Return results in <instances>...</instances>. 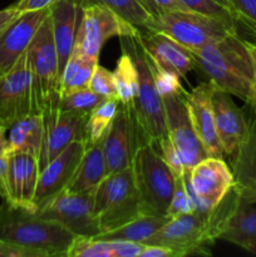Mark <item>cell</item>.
<instances>
[{
    "mask_svg": "<svg viewBox=\"0 0 256 257\" xmlns=\"http://www.w3.org/2000/svg\"><path fill=\"white\" fill-rule=\"evenodd\" d=\"M156 148L158 150L160 155L162 156L163 161L167 163L168 167L171 168V171L173 172L175 176H181L182 175L183 170H185V166H183L182 160H181L180 155H178L177 150L175 148L173 143L171 142V140L168 138V136L161 138L157 142V145H155Z\"/></svg>",
    "mask_w": 256,
    "mask_h": 257,
    "instance_id": "cell-39",
    "label": "cell"
},
{
    "mask_svg": "<svg viewBox=\"0 0 256 257\" xmlns=\"http://www.w3.org/2000/svg\"><path fill=\"white\" fill-rule=\"evenodd\" d=\"M206 82L247 102L256 79L245 39L230 34L200 49L190 50Z\"/></svg>",
    "mask_w": 256,
    "mask_h": 257,
    "instance_id": "cell-1",
    "label": "cell"
},
{
    "mask_svg": "<svg viewBox=\"0 0 256 257\" xmlns=\"http://www.w3.org/2000/svg\"><path fill=\"white\" fill-rule=\"evenodd\" d=\"M152 32L167 35L188 50L200 49L238 32L222 22L191 10L165 12L153 18Z\"/></svg>",
    "mask_w": 256,
    "mask_h": 257,
    "instance_id": "cell-8",
    "label": "cell"
},
{
    "mask_svg": "<svg viewBox=\"0 0 256 257\" xmlns=\"http://www.w3.org/2000/svg\"><path fill=\"white\" fill-rule=\"evenodd\" d=\"M113 257H140L145 243L135 241H110Z\"/></svg>",
    "mask_w": 256,
    "mask_h": 257,
    "instance_id": "cell-43",
    "label": "cell"
},
{
    "mask_svg": "<svg viewBox=\"0 0 256 257\" xmlns=\"http://www.w3.org/2000/svg\"><path fill=\"white\" fill-rule=\"evenodd\" d=\"M138 40L153 65L162 70L176 73L181 78L195 69L193 54L187 49L160 32H138Z\"/></svg>",
    "mask_w": 256,
    "mask_h": 257,
    "instance_id": "cell-20",
    "label": "cell"
},
{
    "mask_svg": "<svg viewBox=\"0 0 256 257\" xmlns=\"http://www.w3.org/2000/svg\"><path fill=\"white\" fill-rule=\"evenodd\" d=\"M140 257H176L171 248L157 245H146Z\"/></svg>",
    "mask_w": 256,
    "mask_h": 257,
    "instance_id": "cell-45",
    "label": "cell"
},
{
    "mask_svg": "<svg viewBox=\"0 0 256 257\" xmlns=\"http://www.w3.org/2000/svg\"><path fill=\"white\" fill-rule=\"evenodd\" d=\"M151 68H152L156 89H157L158 94H160L161 97H165V95H168V94H173V93L186 92L185 88H183L182 84H181L180 75H177L176 73L160 69V68L155 67L152 62H151Z\"/></svg>",
    "mask_w": 256,
    "mask_h": 257,
    "instance_id": "cell-37",
    "label": "cell"
},
{
    "mask_svg": "<svg viewBox=\"0 0 256 257\" xmlns=\"http://www.w3.org/2000/svg\"><path fill=\"white\" fill-rule=\"evenodd\" d=\"M231 203L232 191L230 190L222 201L211 210L193 211L170 218L145 243L171 248L176 257L210 256V246L220 237Z\"/></svg>",
    "mask_w": 256,
    "mask_h": 257,
    "instance_id": "cell-2",
    "label": "cell"
},
{
    "mask_svg": "<svg viewBox=\"0 0 256 257\" xmlns=\"http://www.w3.org/2000/svg\"><path fill=\"white\" fill-rule=\"evenodd\" d=\"M104 99L107 98H103L102 95L92 92L89 88H84V89L75 90L69 94L62 95L58 108L62 110L79 113L83 115H90V113Z\"/></svg>",
    "mask_w": 256,
    "mask_h": 257,
    "instance_id": "cell-32",
    "label": "cell"
},
{
    "mask_svg": "<svg viewBox=\"0 0 256 257\" xmlns=\"http://www.w3.org/2000/svg\"><path fill=\"white\" fill-rule=\"evenodd\" d=\"M187 92V90H186ZM173 93L162 97L167 136L177 150L185 168H191L208 157L190 119L185 94Z\"/></svg>",
    "mask_w": 256,
    "mask_h": 257,
    "instance_id": "cell-12",
    "label": "cell"
},
{
    "mask_svg": "<svg viewBox=\"0 0 256 257\" xmlns=\"http://www.w3.org/2000/svg\"><path fill=\"white\" fill-rule=\"evenodd\" d=\"M193 211H195V207H193L192 200L186 191L182 177L176 176L175 190H173L172 200H171L170 207H168L167 217L172 218L178 215H183V213L193 212Z\"/></svg>",
    "mask_w": 256,
    "mask_h": 257,
    "instance_id": "cell-38",
    "label": "cell"
},
{
    "mask_svg": "<svg viewBox=\"0 0 256 257\" xmlns=\"http://www.w3.org/2000/svg\"><path fill=\"white\" fill-rule=\"evenodd\" d=\"M84 150V141H74L40 171L34 198L35 211L69 186Z\"/></svg>",
    "mask_w": 256,
    "mask_h": 257,
    "instance_id": "cell-16",
    "label": "cell"
},
{
    "mask_svg": "<svg viewBox=\"0 0 256 257\" xmlns=\"http://www.w3.org/2000/svg\"><path fill=\"white\" fill-rule=\"evenodd\" d=\"M97 64V58L90 57L78 49H73L62 73L60 97L75 92V90L88 88L90 77Z\"/></svg>",
    "mask_w": 256,
    "mask_h": 257,
    "instance_id": "cell-28",
    "label": "cell"
},
{
    "mask_svg": "<svg viewBox=\"0 0 256 257\" xmlns=\"http://www.w3.org/2000/svg\"><path fill=\"white\" fill-rule=\"evenodd\" d=\"M113 75L119 103L133 107L138 94V73L135 62L125 50H122Z\"/></svg>",
    "mask_w": 256,
    "mask_h": 257,
    "instance_id": "cell-30",
    "label": "cell"
},
{
    "mask_svg": "<svg viewBox=\"0 0 256 257\" xmlns=\"http://www.w3.org/2000/svg\"><path fill=\"white\" fill-rule=\"evenodd\" d=\"M191 12L203 14L217 19L237 32V22L228 8L223 7L215 0H181Z\"/></svg>",
    "mask_w": 256,
    "mask_h": 257,
    "instance_id": "cell-34",
    "label": "cell"
},
{
    "mask_svg": "<svg viewBox=\"0 0 256 257\" xmlns=\"http://www.w3.org/2000/svg\"><path fill=\"white\" fill-rule=\"evenodd\" d=\"M212 88L213 85L205 80L193 88L191 92H186L185 100L193 130L200 138L208 157L222 158L223 150L216 132L211 105Z\"/></svg>",
    "mask_w": 256,
    "mask_h": 257,
    "instance_id": "cell-22",
    "label": "cell"
},
{
    "mask_svg": "<svg viewBox=\"0 0 256 257\" xmlns=\"http://www.w3.org/2000/svg\"><path fill=\"white\" fill-rule=\"evenodd\" d=\"M29 114H33V90L25 52L9 72L0 75V127L8 131Z\"/></svg>",
    "mask_w": 256,
    "mask_h": 257,
    "instance_id": "cell-13",
    "label": "cell"
},
{
    "mask_svg": "<svg viewBox=\"0 0 256 257\" xmlns=\"http://www.w3.org/2000/svg\"><path fill=\"white\" fill-rule=\"evenodd\" d=\"M118 108L119 100L115 98H107L90 113L85 125V145L104 140L117 115Z\"/></svg>",
    "mask_w": 256,
    "mask_h": 257,
    "instance_id": "cell-31",
    "label": "cell"
},
{
    "mask_svg": "<svg viewBox=\"0 0 256 257\" xmlns=\"http://www.w3.org/2000/svg\"><path fill=\"white\" fill-rule=\"evenodd\" d=\"M93 205L94 188L79 193L64 190L38 208L35 213L40 217L60 223L74 236L95 237L102 233V230L93 212Z\"/></svg>",
    "mask_w": 256,
    "mask_h": 257,
    "instance_id": "cell-9",
    "label": "cell"
},
{
    "mask_svg": "<svg viewBox=\"0 0 256 257\" xmlns=\"http://www.w3.org/2000/svg\"><path fill=\"white\" fill-rule=\"evenodd\" d=\"M140 30L133 27L113 10L102 5H89L82 9L74 48L93 58H99L100 50L108 39L113 37L132 35Z\"/></svg>",
    "mask_w": 256,
    "mask_h": 257,
    "instance_id": "cell-10",
    "label": "cell"
},
{
    "mask_svg": "<svg viewBox=\"0 0 256 257\" xmlns=\"http://www.w3.org/2000/svg\"><path fill=\"white\" fill-rule=\"evenodd\" d=\"M148 12L153 15V18L165 12H173V10H188L187 7L181 0H142Z\"/></svg>",
    "mask_w": 256,
    "mask_h": 257,
    "instance_id": "cell-41",
    "label": "cell"
},
{
    "mask_svg": "<svg viewBox=\"0 0 256 257\" xmlns=\"http://www.w3.org/2000/svg\"><path fill=\"white\" fill-rule=\"evenodd\" d=\"M8 131L0 127V196L8 201L9 187H8V170H9L10 146L7 137Z\"/></svg>",
    "mask_w": 256,
    "mask_h": 257,
    "instance_id": "cell-40",
    "label": "cell"
},
{
    "mask_svg": "<svg viewBox=\"0 0 256 257\" xmlns=\"http://www.w3.org/2000/svg\"><path fill=\"white\" fill-rule=\"evenodd\" d=\"M8 131L10 150L30 153L39 160L44 133L43 115L29 114L15 122Z\"/></svg>",
    "mask_w": 256,
    "mask_h": 257,
    "instance_id": "cell-26",
    "label": "cell"
},
{
    "mask_svg": "<svg viewBox=\"0 0 256 257\" xmlns=\"http://www.w3.org/2000/svg\"><path fill=\"white\" fill-rule=\"evenodd\" d=\"M93 212L102 233L115 230L141 216L132 167L110 173L94 188Z\"/></svg>",
    "mask_w": 256,
    "mask_h": 257,
    "instance_id": "cell-7",
    "label": "cell"
},
{
    "mask_svg": "<svg viewBox=\"0 0 256 257\" xmlns=\"http://www.w3.org/2000/svg\"><path fill=\"white\" fill-rule=\"evenodd\" d=\"M215 2L220 3L221 5H223V7H226V8H228V9H230V7H228V2H227V0H215Z\"/></svg>",
    "mask_w": 256,
    "mask_h": 257,
    "instance_id": "cell-49",
    "label": "cell"
},
{
    "mask_svg": "<svg viewBox=\"0 0 256 257\" xmlns=\"http://www.w3.org/2000/svg\"><path fill=\"white\" fill-rule=\"evenodd\" d=\"M227 2L237 24L240 23L253 35H256V0H227Z\"/></svg>",
    "mask_w": 256,
    "mask_h": 257,
    "instance_id": "cell-36",
    "label": "cell"
},
{
    "mask_svg": "<svg viewBox=\"0 0 256 257\" xmlns=\"http://www.w3.org/2000/svg\"><path fill=\"white\" fill-rule=\"evenodd\" d=\"M245 103H246V107L248 108L250 112L256 113V79L255 82H253V87H252V90H251L250 97H248L247 102Z\"/></svg>",
    "mask_w": 256,
    "mask_h": 257,
    "instance_id": "cell-47",
    "label": "cell"
},
{
    "mask_svg": "<svg viewBox=\"0 0 256 257\" xmlns=\"http://www.w3.org/2000/svg\"><path fill=\"white\" fill-rule=\"evenodd\" d=\"M39 175V160L35 156L10 150L8 170L9 198L5 202L35 212L34 198Z\"/></svg>",
    "mask_w": 256,
    "mask_h": 257,
    "instance_id": "cell-21",
    "label": "cell"
},
{
    "mask_svg": "<svg viewBox=\"0 0 256 257\" xmlns=\"http://www.w3.org/2000/svg\"><path fill=\"white\" fill-rule=\"evenodd\" d=\"M103 141L104 140L85 145L77 172L69 186L65 188L68 192L79 193L90 191L107 177L108 171L103 153Z\"/></svg>",
    "mask_w": 256,
    "mask_h": 257,
    "instance_id": "cell-24",
    "label": "cell"
},
{
    "mask_svg": "<svg viewBox=\"0 0 256 257\" xmlns=\"http://www.w3.org/2000/svg\"><path fill=\"white\" fill-rule=\"evenodd\" d=\"M248 127L245 138L231 160L235 183L256 187V113L248 110Z\"/></svg>",
    "mask_w": 256,
    "mask_h": 257,
    "instance_id": "cell-25",
    "label": "cell"
},
{
    "mask_svg": "<svg viewBox=\"0 0 256 257\" xmlns=\"http://www.w3.org/2000/svg\"><path fill=\"white\" fill-rule=\"evenodd\" d=\"M168 220H170L168 217H161V216L141 215L115 230L103 232L92 238L104 241H135V242L145 243L153 233L163 227Z\"/></svg>",
    "mask_w": 256,
    "mask_h": 257,
    "instance_id": "cell-27",
    "label": "cell"
},
{
    "mask_svg": "<svg viewBox=\"0 0 256 257\" xmlns=\"http://www.w3.org/2000/svg\"><path fill=\"white\" fill-rule=\"evenodd\" d=\"M119 39L122 50L131 55L138 73V94L132 108L147 143L157 145L161 138L167 136V128L163 100L156 89L150 58L137 35H123Z\"/></svg>",
    "mask_w": 256,
    "mask_h": 257,
    "instance_id": "cell-6",
    "label": "cell"
},
{
    "mask_svg": "<svg viewBox=\"0 0 256 257\" xmlns=\"http://www.w3.org/2000/svg\"><path fill=\"white\" fill-rule=\"evenodd\" d=\"M245 42H246V47H247V50H248V54H250L251 60H252L253 70H255V75H256V43L247 42V40H245Z\"/></svg>",
    "mask_w": 256,
    "mask_h": 257,
    "instance_id": "cell-48",
    "label": "cell"
},
{
    "mask_svg": "<svg viewBox=\"0 0 256 257\" xmlns=\"http://www.w3.org/2000/svg\"><path fill=\"white\" fill-rule=\"evenodd\" d=\"M220 240L256 256V187L233 185V197Z\"/></svg>",
    "mask_w": 256,
    "mask_h": 257,
    "instance_id": "cell-14",
    "label": "cell"
},
{
    "mask_svg": "<svg viewBox=\"0 0 256 257\" xmlns=\"http://www.w3.org/2000/svg\"><path fill=\"white\" fill-rule=\"evenodd\" d=\"M20 14V12H18L14 7H8L5 9L0 10V34L3 33V30Z\"/></svg>",
    "mask_w": 256,
    "mask_h": 257,
    "instance_id": "cell-46",
    "label": "cell"
},
{
    "mask_svg": "<svg viewBox=\"0 0 256 257\" xmlns=\"http://www.w3.org/2000/svg\"><path fill=\"white\" fill-rule=\"evenodd\" d=\"M80 17L82 8L74 0H59L50 7L53 39L57 49L60 74L74 48Z\"/></svg>",
    "mask_w": 256,
    "mask_h": 257,
    "instance_id": "cell-23",
    "label": "cell"
},
{
    "mask_svg": "<svg viewBox=\"0 0 256 257\" xmlns=\"http://www.w3.org/2000/svg\"><path fill=\"white\" fill-rule=\"evenodd\" d=\"M75 236L60 223L5 202L0 206V240L42 251L48 257H65Z\"/></svg>",
    "mask_w": 256,
    "mask_h": 257,
    "instance_id": "cell-3",
    "label": "cell"
},
{
    "mask_svg": "<svg viewBox=\"0 0 256 257\" xmlns=\"http://www.w3.org/2000/svg\"><path fill=\"white\" fill-rule=\"evenodd\" d=\"M80 8L89 5H102L113 10L115 14L137 28L140 32H148L152 28L153 15L142 3V0H74Z\"/></svg>",
    "mask_w": 256,
    "mask_h": 257,
    "instance_id": "cell-29",
    "label": "cell"
},
{
    "mask_svg": "<svg viewBox=\"0 0 256 257\" xmlns=\"http://www.w3.org/2000/svg\"><path fill=\"white\" fill-rule=\"evenodd\" d=\"M27 53L32 78L33 114L48 115L58 109L62 80L50 12L38 29Z\"/></svg>",
    "mask_w": 256,
    "mask_h": 257,
    "instance_id": "cell-4",
    "label": "cell"
},
{
    "mask_svg": "<svg viewBox=\"0 0 256 257\" xmlns=\"http://www.w3.org/2000/svg\"><path fill=\"white\" fill-rule=\"evenodd\" d=\"M191 185L205 211L216 207L235 185V177L222 158L207 157L190 170Z\"/></svg>",
    "mask_w": 256,
    "mask_h": 257,
    "instance_id": "cell-17",
    "label": "cell"
},
{
    "mask_svg": "<svg viewBox=\"0 0 256 257\" xmlns=\"http://www.w3.org/2000/svg\"><path fill=\"white\" fill-rule=\"evenodd\" d=\"M88 118L89 115L62 110L59 108L50 114L43 115L44 133L39 157L40 171L60 152H63L70 143L74 141L85 142V125Z\"/></svg>",
    "mask_w": 256,
    "mask_h": 257,
    "instance_id": "cell-15",
    "label": "cell"
},
{
    "mask_svg": "<svg viewBox=\"0 0 256 257\" xmlns=\"http://www.w3.org/2000/svg\"><path fill=\"white\" fill-rule=\"evenodd\" d=\"M0 257H48L42 251L33 250L24 246L14 245L0 240Z\"/></svg>",
    "mask_w": 256,
    "mask_h": 257,
    "instance_id": "cell-42",
    "label": "cell"
},
{
    "mask_svg": "<svg viewBox=\"0 0 256 257\" xmlns=\"http://www.w3.org/2000/svg\"><path fill=\"white\" fill-rule=\"evenodd\" d=\"M141 215L167 217L176 176L152 143L141 146L132 161Z\"/></svg>",
    "mask_w": 256,
    "mask_h": 257,
    "instance_id": "cell-5",
    "label": "cell"
},
{
    "mask_svg": "<svg viewBox=\"0 0 256 257\" xmlns=\"http://www.w3.org/2000/svg\"><path fill=\"white\" fill-rule=\"evenodd\" d=\"M49 9L20 13L0 34V72H9L27 52Z\"/></svg>",
    "mask_w": 256,
    "mask_h": 257,
    "instance_id": "cell-19",
    "label": "cell"
},
{
    "mask_svg": "<svg viewBox=\"0 0 256 257\" xmlns=\"http://www.w3.org/2000/svg\"><path fill=\"white\" fill-rule=\"evenodd\" d=\"M65 257H113L110 241L75 236Z\"/></svg>",
    "mask_w": 256,
    "mask_h": 257,
    "instance_id": "cell-33",
    "label": "cell"
},
{
    "mask_svg": "<svg viewBox=\"0 0 256 257\" xmlns=\"http://www.w3.org/2000/svg\"><path fill=\"white\" fill-rule=\"evenodd\" d=\"M88 88L92 92L102 95L103 98H115V99H118L117 87H115L113 72L105 69L104 67L99 64L95 65L94 70H93Z\"/></svg>",
    "mask_w": 256,
    "mask_h": 257,
    "instance_id": "cell-35",
    "label": "cell"
},
{
    "mask_svg": "<svg viewBox=\"0 0 256 257\" xmlns=\"http://www.w3.org/2000/svg\"><path fill=\"white\" fill-rule=\"evenodd\" d=\"M211 105L223 155L231 158L238 150L247 132V114L236 105L230 93L215 87L211 92Z\"/></svg>",
    "mask_w": 256,
    "mask_h": 257,
    "instance_id": "cell-18",
    "label": "cell"
},
{
    "mask_svg": "<svg viewBox=\"0 0 256 257\" xmlns=\"http://www.w3.org/2000/svg\"><path fill=\"white\" fill-rule=\"evenodd\" d=\"M143 145H147V141L138 124L135 109L119 103L117 115L103 141L108 175L131 167L136 152Z\"/></svg>",
    "mask_w": 256,
    "mask_h": 257,
    "instance_id": "cell-11",
    "label": "cell"
},
{
    "mask_svg": "<svg viewBox=\"0 0 256 257\" xmlns=\"http://www.w3.org/2000/svg\"><path fill=\"white\" fill-rule=\"evenodd\" d=\"M59 0H17L12 7H14L18 12H32V10L49 9L52 5Z\"/></svg>",
    "mask_w": 256,
    "mask_h": 257,
    "instance_id": "cell-44",
    "label": "cell"
},
{
    "mask_svg": "<svg viewBox=\"0 0 256 257\" xmlns=\"http://www.w3.org/2000/svg\"><path fill=\"white\" fill-rule=\"evenodd\" d=\"M2 74H3V73H2V72H0V75H2Z\"/></svg>",
    "mask_w": 256,
    "mask_h": 257,
    "instance_id": "cell-50",
    "label": "cell"
}]
</instances>
